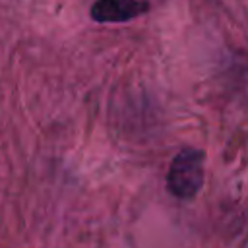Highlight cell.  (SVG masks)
I'll use <instances>...</instances> for the list:
<instances>
[{
  "mask_svg": "<svg viewBox=\"0 0 248 248\" xmlns=\"http://www.w3.org/2000/svg\"><path fill=\"white\" fill-rule=\"evenodd\" d=\"M205 155L196 147H182L167 170V190L176 200H194L205 182Z\"/></svg>",
  "mask_w": 248,
  "mask_h": 248,
  "instance_id": "6da1fadb",
  "label": "cell"
},
{
  "mask_svg": "<svg viewBox=\"0 0 248 248\" xmlns=\"http://www.w3.org/2000/svg\"><path fill=\"white\" fill-rule=\"evenodd\" d=\"M149 10L143 0H95L89 16L97 23H124L140 17Z\"/></svg>",
  "mask_w": 248,
  "mask_h": 248,
  "instance_id": "7a4b0ae2",
  "label": "cell"
}]
</instances>
